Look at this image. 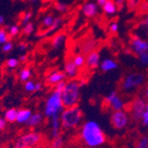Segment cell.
I'll return each instance as SVG.
<instances>
[{"mask_svg":"<svg viewBox=\"0 0 148 148\" xmlns=\"http://www.w3.org/2000/svg\"><path fill=\"white\" fill-rule=\"evenodd\" d=\"M64 145V140L62 136L52 138L49 147L50 148H63Z\"/></svg>","mask_w":148,"mask_h":148,"instance_id":"cell-28","label":"cell"},{"mask_svg":"<svg viewBox=\"0 0 148 148\" xmlns=\"http://www.w3.org/2000/svg\"><path fill=\"white\" fill-rule=\"evenodd\" d=\"M42 89V84L41 82L35 83V92H39Z\"/></svg>","mask_w":148,"mask_h":148,"instance_id":"cell-48","label":"cell"},{"mask_svg":"<svg viewBox=\"0 0 148 148\" xmlns=\"http://www.w3.org/2000/svg\"><path fill=\"white\" fill-rule=\"evenodd\" d=\"M108 30L111 34H117L119 31V25L116 21L111 22L108 26Z\"/></svg>","mask_w":148,"mask_h":148,"instance_id":"cell-41","label":"cell"},{"mask_svg":"<svg viewBox=\"0 0 148 148\" xmlns=\"http://www.w3.org/2000/svg\"><path fill=\"white\" fill-rule=\"evenodd\" d=\"M32 17H33V12L32 11H28L23 14V17L21 18V27H22L30 22Z\"/></svg>","mask_w":148,"mask_h":148,"instance_id":"cell-37","label":"cell"},{"mask_svg":"<svg viewBox=\"0 0 148 148\" xmlns=\"http://www.w3.org/2000/svg\"><path fill=\"white\" fill-rule=\"evenodd\" d=\"M64 109V106L62 101L61 92L53 89V91L47 96L44 103V116L48 119H51L54 116H60Z\"/></svg>","mask_w":148,"mask_h":148,"instance_id":"cell-2","label":"cell"},{"mask_svg":"<svg viewBox=\"0 0 148 148\" xmlns=\"http://www.w3.org/2000/svg\"><path fill=\"white\" fill-rule=\"evenodd\" d=\"M42 141V135L37 132H30L18 138L14 143V148H35Z\"/></svg>","mask_w":148,"mask_h":148,"instance_id":"cell-5","label":"cell"},{"mask_svg":"<svg viewBox=\"0 0 148 148\" xmlns=\"http://www.w3.org/2000/svg\"><path fill=\"white\" fill-rule=\"evenodd\" d=\"M114 1H116V0H114Z\"/></svg>","mask_w":148,"mask_h":148,"instance_id":"cell-54","label":"cell"},{"mask_svg":"<svg viewBox=\"0 0 148 148\" xmlns=\"http://www.w3.org/2000/svg\"><path fill=\"white\" fill-rule=\"evenodd\" d=\"M66 79H67V76L64 71L55 70L48 74V76L46 77V79H45V82L48 86H51L54 87L57 84L66 80Z\"/></svg>","mask_w":148,"mask_h":148,"instance_id":"cell-12","label":"cell"},{"mask_svg":"<svg viewBox=\"0 0 148 148\" xmlns=\"http://www.w3.org/2000/svg\"><path fill=\"white\" fill-rule=\"evenodd\" d=\"M56 20V16L53 14V13H48L46 14L41 21V28L42 30H45V29H48L49 27H50L54 21Z\"/></svg>","mask_w":148,"mask_h":148,"instance_id":"cell-23","label":"cell"},{"mask_svg":"<svg viewBox=\"0 0 148 148\" xmlns=\"http://www.w3.org/2000/svg\"><path fill=\"white\" fill-rule=\"evenodd\" d=\"M136 148H148V137L142 136L136 144Z\"/></svg>","mask_w":148,"mask_h":148,"instance_id":"cell-36","label":"cell"},{"mask_svg":"<svg viewBox=\"0 0 148 148\" xmlns=\"http://www.w3.org/2000/svg\"><path fill=\"white\" fill-rule=\"evenodd\" d=\"M118 68V64L116 61L111 58H105L101 61L100 64V69L103 72H109L115 71Z\"/></svg>","mask_w":148,"mask_h":148,"instance_id":"cell-19","label":"cell"},{"mask_svg":"<svg viewBox=\"0 0 148 148\" xmlns=\"http://www.w3.org/2000/svg\"><path fill=\"white\" fill-rule=\"evenodd\" d=\"M66 83H67V80H64V81H62V82H60V83L57 84V85H56V86H54V90L62 92L64 91V89L65 88Z\"/></svg>","mask_w":148,"mask_h":148,"instance_id":"cell-42","label":"cell"},{"mask_svg":"<svg viewBox=\"0 0 148 148\" xmlns=\"http://www.w3.org/2000/svg\"><path fill=\"white\" fill-rule=\"evenodd\" d=\"M6 120L5 119V117H1L0 116V131H3L5 130V128L6 127Z\"/></svg>","mask_w":148,"mask_h":148,"instance_id":"cell-46","label":"cell"},{"mask_svg":"<svg viewBox=\"0 0 148 148\" xmlns=\"http://www.w3.org/2000/svg\"><path fill=\"white\" fill-rule=\"evenodd\" d=\"M0 86H1V82H0Z\"/></svg>","mask_w":148,"mask_h":148,"instance_id":"cell-53","label":"cell"},{"mask_svg":"<svg viewBox=\"0 0 148 148\" xmlns=\"http://www.w3.org/2000/svg\"><path fill=\"white\" fill-rule=\"evenodd\" d=\"M28 1H29V2H32V3H34V2H36L37 0H28Z\"/></svg>","mask_w":148,"mask_h":148,"instance_id":"cell-52","label":"cell"},{"mask_svg":"<svg viewBox=\"0 0 148 148\" xmlns=\"http://www.w3.org/2000/svg\"><path fill=\"white\" fill-rule=\"evenodd\" d=\"M18 60H20V62H21V63H26V62L28 60L27 55H26V54L21 55V57H20V58H18Z\"/></svg>","mask_w":148,"mask_h":148,"instance_id":"cell-47","label":"cell"},{"mask_svg":"<svg viewBox=\"0 0 148 148\" xmlns=\"http://www.w3.org/2000/svg\"><path fill=\"white\" fill-rule=\"evenodd\" d=\"M9 41H12V38L6 27H0V45H4Z\"/></svg>","mask_w":148,"mask_h":148,"instance_id":"cell-27","label":"cell"},{"mask_svg":"<svg viewBox=\"0 0 148 148\" xmlns=\"http://www.w3.org/2000/svg\"><path fill=\"white\" fill-rule=\"evenodd\" d=\"M102 12L105 15L112 16L118 12V8L114 0H108V2L101 7Z\"/></svg>","mask_w":148,"mask_h":148,"instance_id":"cell-21","label":"cell"},{"mask_svg":"<svg viewBox=\"0 0 148 148\" xmlns=\"http://www.w3.org/2000/svg\"><path fill=\"white\" fill-rule=\"evenodd\" d=\"M24 88H25L26 92H34L35 91V82H34L33 80L27 81L24 85Z\"/></svg>","mask_w":148,"mask_h":148,"instance_id":"cell-38","label":"cell"},{"mask_svg":"<svg viewBox=\"0 0 148 148\" xmlns=\"http://www.w3.org/2000/svg\"><path fill=\"white\" fill-rule=\"evenodd\" d=\"M64 71L67 78L70 79H75L79 73V68L73 63L72 59H67L64 65Z\"/></svg>","mask_w":148,"mask_h":148,"instance_id":"cell-14","label":"cell"},{"mask_svg":"<svg viewBox=\"0 0 148 148\" xmlns=\"http://www.w3.org/2000/svg\"><path fill=\"white\" fill-rule=\"evenodd\" d=\"M32 115H33V113H32L31 109H29V108H23L18 109L16 122L18 123H27Z\"/></svg>","mask_w":148,"mask_h":148,"instance_id":"cell-20","label":"cell"},{"mask_svg":"<svg viewBox=\"0 0 148 148\" xmlns=\"http://www.w3.org/2000/svg\"><path fill=\"white\" fill-rule=\"evenodd\" d=\"M17 114L18 110L16 108H8L4 114V117L7 123H14L17 120Z\"/></svg>","mask_w":148,"mask_h":148,"instance_id":"cell-25","label":"cell"},{"mask_svg":"<svg viewBox=\"0 0 148 148\" xmlns=\"http://www.w3.org/2000/svg\"><path fill=\"white\" fill-rule=\"evenodd\" d=\"M5 17L3 15H0V27H2V25L5 23Z\"/></svg>","mask_w":148,"mask_h":148,"instance_id":"cell-51","label":"cell"},{"mask_svg":"<svg viewBox=\"0 0 148 148\" xmlns=\"http://www.w3.org/2000/svg\"><path fill=\"white\" fill-rule=\"evenodd\" d=\"M13 48H14V43L12 41H9L8 42H6L4 45H2L1 50L4 53H9V52H11L13 49Z\"/></svg>","mask_w":148,"mask_h":148,"instance_id":"cell-39","label":"cell"},{"mask_svg":"<svg viewBox=\"0 0 148 148\" xmlns=\"http://www.w3.org/2000/svg\"><path fill=\"white\" fill-rule=\"evenodd\" d=\"M83 119V112L79 106L64 108L60 115L62 128L64 130L76 129Z\"/></svg>","mask_w":148,"mask_h":148,"instance_id":"cell-4","label":"cell"},{"mask_svg":"<svg viewBox=\"0 0 148 148\" xmlns=\"http://www.w3.org/2000/svg\"><path fill=\"white\" fill-rule=\"evenodd\" d=\"M43 117H44V115L42 113H34L31 117L29 118V120L27 121V123H26L27 126L31 127V128H34V127H36V126H39L42 121H43Z\"/></svg>","mask_w":148,"mask_h":148,"instance_id":"cell-22","label":"cell"},{"mask_svg":"<svg viewBox=\"0 0 148 148\" xmlns=\"http://www.w3.org/2000/svg\"><path fill=\"white\" fill-rule=\"evenodd\" d=\"M146 111V101L143 97H136L130 104V114L134 121L141 120L143 114Z\"/></svg>","mask_w":148,"mask_h":148,"instance_id":"cell-7","label":"cell"},{"mask_svg":"<svg viewBox=\"0 0 148 148\" xmlns=\"http://www.w3.org/2000/svg\"><path fill=\"white\" fill-rule=\"evenodd\" d=\"M20 60L18 58H9L5 61V66L10 69V70H13V69H16L18 65H20Z\"/></svg>","mask_w":148,"mask_h":148,"instance_id":"cell-33","label":"cell"},{"mask_svg":"<svg viewBox=\"0 0 148 148\" xmlns=\"http://www.w3.org/2000/svg\"><path fill=\"white\" fill-rule=\"evenodd\" d=\"M141 123L144 126L148 127V111H145V112L143 114L142 117H141Z\"/></svg>","mask_w":148,"mask_h":148,"instance_id":"cell-45","label":"cell"},{"mask_svg":"<svg viewBox=\"0 0 148 148\" xmlns=\"http://www.w3.org/2000/svg\"><path fill=\"white\" fill-rule=\"evenodd\" d=\"M5 27L8 30L9 35H10V37L12 39L14 38V37H16V36H18L21 33V27L18 25H12V26H7Z\"/></svg>","mask_w":148,"mask_h":148,"instance_id":"cell-29","label":"cell"},{"mask_svg":"<svg viewBox=\"0 0 148 148\" xmlns=\"http://www.w3.org/2000/svg\"><path fill=\"white\" fill-rule=\"evenodd\" d=\"M71 59H72L73 63L75 64L79 69L86 66V56H84L81 53L75 54L73 56V58Z\"/></svg>","mask_w":148,"mask_h":148,"instance_id":"cell-26","label":"cell"},{"mask_svg":"<svg viewBox=\"0 0 148 148\" xmlns=\"http://www.w3.org/2000/svg\"><path fill=\"white\" fill-rule=\"evenodd\" d=\"M99 11H100V6L97 5L96 2L86 1L81 5L82 14L88 18H94L97 17L99 14Z\"/></svg>","mask_w":148,"mask_h":148,"instance_id":"cell-11","label":"cell"},{"mask_svg":"<svg viewBox=\"0 0 148 148\" xmlns=\"http://www.w3.org/2000/svg\"><path fill=\"white\" fill-rule=\"evenodd\" d=\"M63 23H64V18L63 17H61V16L56 17V20H55L53 25L50 27H49L48 29L42 30V33H39L38 34V36H40V37H45V36H47V35H49V34L56 32V31H57L63 25Z\"/></svg>","mask_w":148,"mask_h":148,"instance_id":"cell-18","label":"cell"},{"mask_svg":"<svg viewBox=\"0 0 148 148\" xmlns=\"http://www.w3.org/2000/svg\"><path fill=\"white\" fill-rule=\"evenodd\" d=\"M31 77H32V70L27 66L21 68L20 72H18V79L21 82L26 83L27 81L30 80Z\"/></svg>","mask_w":148,"mask_h":148,"instance_id":"cell-24","label":"cell"},{"mask_svg":"<svg viewBox=\"0 0 148 148\" xmlns=\"http://www.w3.org/2000/svg\"><path fill=\"white\" fill-rule=\"evenodd\" d=\"M54 7L60 13H66L70 9V6L67 4L63 3V2H56L54 5Z\"/></svg>","mask_w":148,"mask_h":148,"instance_id":"cell-32","label":"cell"},{"mask_svg":"<svg viewBox=\"0 0 148 148\" xmlns=\"http://www.w3.org/2000/svg\"><path fill=\"white\" fill-rule=\"evenodd\" d=\"M142 0H126V8L129 12H134L138 7Z\"/></svg>","mask_w":148,"mask_h":148,"instance_id":"cell-30","label":"cell"},{"mask_svg":"<svg viewBox=\"0 0 148 148\" xmlns=\"http://www.w3.org/2000/svg\"><path fill=\"white\" fill-rule=\"evenodd\" d=\"M101 54L98 50H94L86 56V67L89 70H95L100 67Z\"/></svg>","mask_w":148,"mask_h":148,"instance_id":"cell-13","label":"cell"},{"mask_svg":"<svg viewBox=\"0 0 148 148\" xmlns=\"http://www.w3.org/2000/svg\"><path fill=\"white\" fill-rule=\"evenodd\" d=\"M27 48H28V43L26 42H21L18 44V49L21 52H24L25 50L27 49Z\"/></svg>","mask_w":148,"mask_h":148,"instance_id":"cell-44","label":"cell"},{"mask_svg":"<svg viewBox=\"0 0 148 148\" xmlns=\"http://www.w3.org/2000/svg\"><path fill=\"white\" fill-rule=\"evenodd\" d=\"M145 101H146V111H148V87L145 91Z\"/></svg>","mask_w":148,"mask_h":148,"instance_id":"cell-50","label":"cell"},{"mask_svg":"<svg viewBox=\"0 0 148 148\" xmlns=\"http://www.w3.org/2000/svg\"><path fill=\"white\" fill-rule=\"evenodd\" d=\"M145 79V77L143 73H140V72L129 73L122 80L121 88L123 91L129 92L141 86L144 84Z\"/></svg>","mask_w":148,"mask_h":148,"instance_id":"cell-6","label":"cell"},{"mask_svg":"<svg viewBox=\"0 0 148 148\" xmlns=\"http://www.w3.org/2000/svg\"><path fill=\"white\" fill-rule=\"evenodd\" d=\"M130 50L138 57L144 53H148V40L139 34H133L130 40Z\"/></svg>","mask_w":148,"mask_h":148,"instance_id":"cell-8","label":"cell"},{"mask_svg":"<svg viewBox=\"0 0 148 148\" xmlns=\"http://www.w3.org/2000/svg\"><path fill=\"white\" fill-rule=\"evenodd\" d=\"M34 24L31 21L27 23L25 27H23V29H22V33L26 36L31 35L34 33Z\"/></svg>","mask_w":148,"mask_h":148,"instance_id":"cell-34","label":"cell"},{"mask_svg":"<svg viewBox=\"0 0 148 148\" xmlns=\"http://www.w3.org/2000/svg\"><path fill=\"white\" fill-rule=\"evenodd\" d=\"M66 39H67V35L64 33L56 34L51 39L50 46L55 50H59L64 46L66 42Z\"/></svg>","mask_w":148,"mask_h":148,"instance_id":"cell-16","label":"cell"},{"mask_svg":"<svg viewBox=\"0 0 148 148\" xmlns=\"http://www.w3.org/2000/svg\"><path fill=\"white\" fill-rule=\"evenodd\" d=\"M115 2L118 8V12H122L126 7V0H116Z\"/></svg>","mask_w":148,"mask_h":148,"instance_id":"cell-43","label":"cell"},{"mask_svg":"<svg viewBox=\"0 0 148 148\" xmlns=\"http://www.w3.org/2000/svg\"><path fill=\"white\" fill-rule=\"evenodd\" d=\"M79 138L89 148H97L103 145L106 141V134L101 125L95 121H86L79 129Z\"/></svg>","mask_w":148,"mask_h":148,"instance_id":"cell-1","label":"cell"},{"mask_svg":"<svg viewBox=\"0 0 148 148\" xmlns=\"http://www.w3.org/2000/svg\"><path fill=\"white\" fill-rule=\"evenodd\" d=\"M81 86L79 79H70L67 81L65 88L61 92L62 101L64 108L78 106L80 100Z\"/></svg>","mask_w":148,"mask_h":148,"instance_id":"cell-3","label":"cell"},{"mask_svg":"<svg viewBox=\"0 0 148 148\" xmlns=\"http://www.w3.org/2000/svg\"><path fill=\"white\" fill-rule=\"evenodd\" d=\"M136 11H137L138 14H139V15H145V16L147 15L148 14V1L142 0Z\"/></svg>","mask_w":148,"mask_h":148,"instance_id":"cell-31","label":"cell"},{"mask_svg":"<svg viewBox=\"0 0 148 148\" xmlns=\"http://www.w3.org/2000/svg\"><path fill=\"white\" fill-rule=\"evenodd\" d=\"M107 2H108V0H96V3L100 7H102Z\"/></svg>","mask_w":148,"mask_h":148,"instance_id":"cell-49","label":"cell"},{"mask_svg":"<svg viewBox=\"0 0 148 148\" xmlns=\"http://www.w3.org/2000/svg\"><path fill=\"white\" fill-rule=\"evenodd\" d=\"M140 30H143L145 36H148V14L144 17L143 20L139 23Z\"/></svg>","mask_w":148,"mask_h":148,"instance_id":"cell-35","label":"cell"},{"mask_svg":"<svg viewBox=\"0 0 148 148\" xmlns=\"http://www.w3.org/2000/svg\"><path fill=\"white\" fill-rule=\"evenodd\" d=\"M110 123L112 126L118 131L124 130L129 123H130V116L127 111L119 110V111H113L110 116Z\"/></svg>","mask_w":148,"mask_h":148,"instance_id":"cell-9","label":"cell"},{"mask_svg":"<svg viewBox=\"0 0 148 148\" xmlns=\"http://www.w3.org/2000/svg\"><path fill=\"white\" fill-rule=\"evenodd\" d=\"M138 61L141 65L143 66H148V53H144L140 56H138Z\"/></svg>","mask_w":148,"mask_h":148,"instance_id":"cell-40","label":"cell"},{"mask_svg":"<svg viewBox=\"0 0 148 148\" xmlns=\"http://www.w3.org/2000/svg\"><path fill=\"white\" fill-rule=\"evenodd\" d=\"M104 103L107 107H108L113 111L123 110L125 108V102L117 95V92L116 91L110 92L109 94L105 97Z\"/></svg>","mask_w":148,"mask_h":148,"instance_id":"cell-10","label":"cell"},{"mask_svg":"<svg viewBox=\"0 0 148 148\" xmlns=\"http://www.w3.org/2000/svg\"><path fill=\"white\" fill-rule=\"evenodd\" d=\"M50 120V136L52 138H57L61 136V120H60V116H54Z\"/></svg>","mask_w":148,"mask_h":148,"instance_id":"cell-17","label":"cell"},{"mask_svg":"<svg viewBox=\"0 0 148 148\" xmlns=\"http://www.w3.org/2000/svg\"><path fill=\"white\" fill-rule=\"evenodd\" d=\"M96 47L97 42L94 38H86L79 45V53L83 54L84 56H86L92 51L95 50Z\"/></svg>","mask_w":148,"mask_h":148,"instance_id":"cell-15","label":"cell"}]
</instances>
